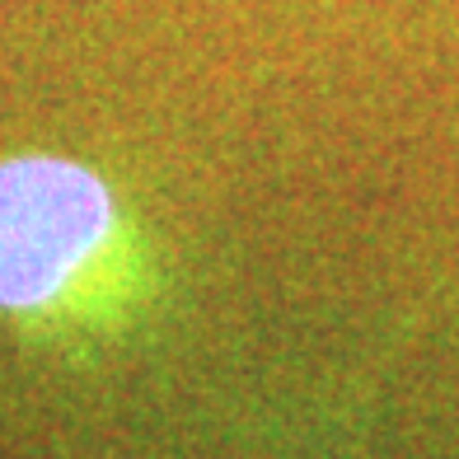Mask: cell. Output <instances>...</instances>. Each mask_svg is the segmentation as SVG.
I'll return each mask as SVG.
<instances>
[{
	"instance_id": "cell-1",
	"label": "cell",
	"mask_w": 459,
	"mask_h": 459,
	"mask_svg": "<svg viewBox=\"0 0 459 459\" xmlns=\"http://www.w3.org/2000/svg\"><path fill=\"white\" fill-rule=\"evenodd\" d=\"M160 296V267L127 202L85 160H0V319L33 338H117Z\"/></svg>"
}]
</instances>
